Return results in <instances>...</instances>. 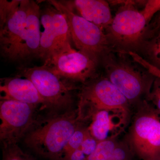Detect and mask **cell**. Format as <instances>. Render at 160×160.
<instances>
[{
	"label": "cell",
	"mask_w": 160,
	"mask_h": 160,
	"mask_svg": "<svg viewBox=\"0 0 160 160\" xmlns=\"http://www.w3.org/2000/svg\"><path fill=\"white\" fill-rule=\"evenodd\" d=\"M41 7L32 0L0 1V51L8 62L39 58Z\"/></svg>",
	"instance_id": "cell-1"
},
{
	"label": "cell",
	"mask_w": 160,
	"mask_h": 160,
	"mask_svg": "<svg viewBox=\"0 0 160 160\" xmlns=\"http://www.w3.org/2000/svg\"><path fill=\"white\" fill-rule=\"evenodd\" d=\"M78 109L37 120L24 138L27 147L48 160H60L73 132L80 125Z\"/></svg>",
	"instance_id": "cell-2"
},
{
	"label": "cell",
	"mask_w": 160,
	"mask_h": 160,
	"mask_svg": "<svg viewBox=\"0 0 160 160\" xmlns=\"http://www.w3.org/2000/svg\"><path fill=\"white\" fill-rule=\"evenodd\" d=\"M119 8L105 33L113 51L138 54L145 40L147 26L153 16L145 8H137L138 1H109Z\"/></svg>",
	"instance_id": "cell-3"
},
{
	"label": "cell",
	"mask_w": 160,
	"mask_h": 160,
	"mask_svg": "<svg viewBox=\"0 0 160 160\" xmlns=\"http://www.w3.org/2000/svg\"><path fill=\"white\" fill-rule=\"evenodd\" d=\"M106 77L118 89L130 104L149 98L155 78L134 62L129 55L111 51L103 58Z\"/></svg>",
	"instance_id": "cell-4"
},
{
	"label": "cell",
	"mask_w": 160,
	"mask_h": 160,
	"mask_svg": "<svg viewBox=\"0 0 160 160\" xmlns=\"http://www.w3.org/2000/svg\"><path fill=\"white\" fill-rule=\"evenodd\" d=\"M48 3L65 15L69 25L72 42L77 50L93 60L99 66L103 58L113 51L105 31L72 11L62 1Z\"/></svg>",
	"instance_id": "cell-5"
},
{
	"label": "cell",
	"mask_w": 160,
	"mask_h": 160,
	"mask_svg": "<svg viewBox=\"0 0 160 160\" xmlns=\"http://www.w3.org/2000/svg\"><path fill=\"white\" fill-rule=\"evenodd\" d=\"M78 115L81 122L91 119L98 112H120L126 115L129 101L106 77H97L83 84L78 94Z\"/></svg>",
	"instance_id": "cell-6"
},
{
	"label": "cell",
	"mask_w": 160,
	"mask_h": 160,
	"mask_svg": "<svg viewBox=\"0 0 160 160\" xmlns=\"http://www.w3.org/2000/svg\"><path fill=\"white\" fill-rule=\"evenodd\" d=\"M18 73L28 78L34 84L42 99L49 115H54L72 110L73 106V86L53 73L46 66L26 67L18 69Z\"/></svg>",
	"instance_id": "cell-7"
},
{
	"label": "cell",
	"mask_w": 160,
	"mask_h": 160,
	"mask_svg": "<svg viewBox=\"0 0 160 160\" xmlns=\"http://www.w3.org/2000/svg\"><path fill=\"white\" fill-rule=\"evenodd\" d=\"M41 8L39 58L44 62L72 47L69 25L65 15L49 4Z\"/></svg>",
	"instance_id": "cell-8"
},
{
	"label": "cell",
	"mask_w": 160,
	"mask_h": 160,
	"mask_svg": "<svg viewBox=\"0 0 160 160\" xmlns=\"http://www.w3.org/2000/svg\"><path fill=\"white\" fill-rule=\"evenodd\" d=\"M38 107L12 100L0 102V140L2 147L17 144L36 122Z\"/></svg>",
	"instance_id": "cell-9"
},
{
	"label": "cell",
	"mask_w": 160,
	"mask_h": 160,
	"mask_svg": "<svg viewBox=\"0 0 160 160\" xmlns=\"http://www.w3.org/2000/svg\"><path fill=\"white\" fill-rule=\"evenodd\" d=\"M43 65L63 79L83 85L97 77L99 66L91 58L72 47L52 56Z\"/></svg>",
	"instance_id": "cell-10"
},
{
	"label": "cell",
	"mask_w": 160,
	"mask_h": 160,
	"mask_svg": "<svg viewBox=\"0 0 160 160\" xmlns=\"http://www.w3.org/2000/svg\"><path fill=\"white\" fill-rule=\"evenodd\" d=\"M158 112L150 109L141 111L132 126L131 146L144 155L152 157L160 153V117Z\"/></svg>",
	"instance_id": "cell-11"
},
{
	"label": "cell",
	"mask_w": 160,
	"mask_h": 160,
	"mask_svg": "<svg viewBox=\"0 0 160 160\" xmlns=\"http://www.w3.org/2000/svg\"><path fill=\"white\" fill-rule=\"evenodd\" d=\"M1 100H12L46 109L45 103L34 84L18 72L13 77L1 79Z\"/></svg>",
	"instance_id": "cell-12"
},
{
	"label": "cell",
	"mask_w": 160,
	"mask_h": 160,
	"mask_svg": "<svg viewBox=\"0 0 160 160\" xmlns=\"http://www.w3.org/2000/svg\"><path fill=\"white\" fill-rule=\"evenodd\" d=\"M77 14L106 31L112 22L108 1L104 0L62 1ZM76 13V12H75Z\"/></svg>",
	"instance_id": "cell-13"
},
{
	"label": "cell",
	"mask_w": 160,
	"mask_h": 160,
	"mask_svg": "<svg viewBox=\"0 0 160 160\" xmlns=\"http://www.w3.org/2000/svg\"><path fill=\"white\" fill-rule=\"evenodd\" d=\"M113 111L101 110L95 113L91 119V122L87 127L89 133L99 142L110 139L109 135L115 128L119 126L120 123L114 122Z\"/></svg>",
	"instance_id": "cell-14"
},
{
	"label": "cell",
	"mask_w": 160,
	"mask_h": 160,
	"mask_svg": "<svg viewBox=\"0 0 160 160\" xmlns=\"http://www.w3.org/2000/svg\"><path fill=\"white\" fill-rule=\"evenodd\" d=\"M138 54L160 69V33L145 41Z\"/></svg>",
	"instance_id": "cell-15"
},
{
	"label": "cell",
	"mask_w": 160,
	"mask_h": 160,
	"mask_svg": "<svg viewBox=\"0 0 160 160\" xmlns=\"http://www.w3.org/2000/svg\"><path fill=\"white\" fill-rule=\"evenodd\" d=\"M88 132L87 127H82L80 125L66 144L60 160H68L72 153L80 148Z\"/></svg>",
	"instance_id": "cell-16"
},
{
	"label": "cell",
	"mask_w": 160,
	"mask_h": 160,
	"mask_svg": "<svg viewBox=\"0 0 160 160\" xmlns=\"http://www.w3.org/2000/svg\"><path fill=\"white\" fill-rule=\"evenodd\" d=\"M118 143L113 138L99 142L93 153L86 160H108Z\"/></svg>",
	"instance_id": "cell-17"
},
{
	"label": "cell",
	"mask_w": 160,
	"mask_h": 160,
	"mask_svg": "<svg viewBox=\"0 0 160 160\" xmlns=\"http://www.w3.org/2000/svg\"><path fill=\"white\" fill-rule=\"evenodd\" d=\"M2 160H36L23 151L17 144L2 147Z\"/></svg>",
	"instance_id": "cell-18"
},
{
	"label": "cell",
	"mask_w": 160,
	"mask_h": 160,
	"mask_svg": "<svg viewBox=\"0 0 160 160\" xmlns=\"http://www.w3.org/2000/svg\"><path fill=\"white\" fill-rule=\"evenodd\" d=\"M128 54L134 62L145 68L154 77L158 78L160 79V69L152 65L138 53L133 52H129L128 53Z\"/></svg>",
	"instance_id": "cell-19"
},
{
	"label": "cell",
	"mask_w": 160,
	"mask_h": 160,
	"mask_svg": "<svg viewBox=\"0 0 160 160\" xmlns=\"http://www.w3.org/2000/svg\"><path fill=\"white\" fill-rule=\"evenodd\" d=\"M159 33H160V10L155 15L151 22L149 23V25L147 26L146 34H145L144 42L154 37Z\"/></svg>",
	"instance_id": "cell-20"
},
{
	"label": "cell",
	"mask_w": 160,
	"mask_h": 160,
	"mask_svg": "<svg viewBox=\"0 0 160 160\" xmlns=\"http://www.w3.org/2000/svg\"><path fill=\"white\" fill-rule=\"evenodd\" d=\"M98 143V141L92 137L88 131L85 140L80 147V149L88 158L94 152L97 147Z\"/></svg>",
	"instance_id": "cell-21"
},
{
	"label": "cell",
	"mask_w": 160,
	"mask_h": 160,
	"mask_svg": "<svg viewBox=\"0 0 160 160\" xmlns=\"http://www.w3.org/2000/svg\"><path fill=\"white\" fill-rule=\"evenodd\" d=\"M149 99L154 103L157 111L160 113V79L158 78L155 79Z\"/></svg>",
	"instance_id": "cell-22"
},
{
	"label": "cell",
	"mask_w": 160,
	"mask_h": 160,
	"mask_svg": "<svg viewBox=\"0 0 160 160\" xmlns=\"http://www.w3.org/2000/svg\"><path fill=\"white\" fill-rule=\"evenodd\" d=\"M127 152L122 144L118 143L108 160H125Z\"/></svg>",
	"instance_id": "cell-23"
},
{
	"label": "cell",
	"mask_w": 160,
	"mask_h": 160,
	"mask_svg": "<svg viewBox=\"0 0 160 160\" xmlns=\"http://www.w3.org/2000/svg\"></svg>",
	"instance_id": "cell-24"
}]
</instances>
